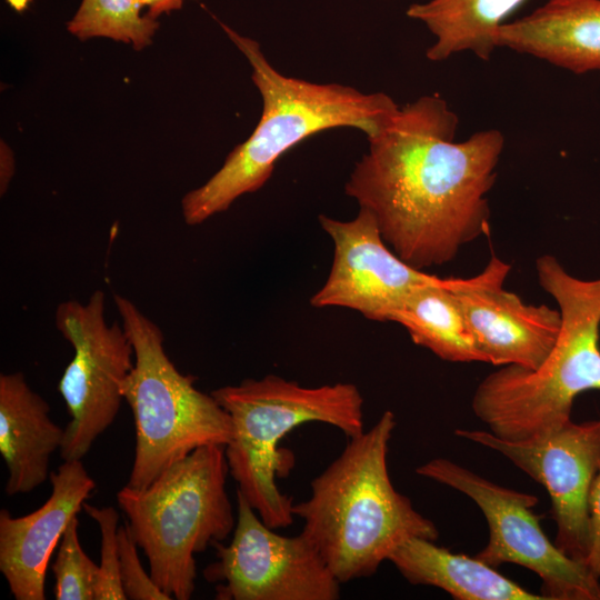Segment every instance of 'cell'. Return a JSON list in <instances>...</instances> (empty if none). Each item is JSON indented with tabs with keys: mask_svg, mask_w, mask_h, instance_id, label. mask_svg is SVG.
<instances>
[{
	"mask_svg": "<svg viewBox=\"0 0 600 600\" xmlns=\"http://www.w3.org/2000/svg\"><path fill=\"white\" fill-rule=\"evenodd\" d=\"M536 269L561 316L557 340L539 368L503 366L479 383L472 398L478 419L510 441L564 426L574 399L600 390V278H577L550 254L539 257Z\"/></svg>",
	"mask_w": 600,
	"mask_h": 600,
	"instance_id": "cell-4",
	"label": "cell"
},
{
	"mask_svg": "<svg viewBox=\"0 0 600 600\" xmlns=\"http://www.w3.org/2000/svg\"><path fill=\"white\" fill-rule=\"evenodd\" d=\"M394 428L396 417L386 410L312 479L310 497L293 503L301 532L341 583L374 574L408 538L439 537L436 524L391 482L387 457Z\"/></svg>",
	"mask_w": 600,
	"mask_h": 600,
	"instance_id": "cell-3",
	"label": "cell"
},
{
	"mask_svg": "<svg viewBox=\"0 0 600 600\" xmlns=\"http://www.w3.org/2000/svg\"><path fill=\"white\" fill-rule=\"evenodd\" d=\"M226 446L200 447L163 470L148 487L124 486L117 501L152 580L176 600L196 588L197 553L223 542L236 527L226 483Z\"/></svg>",
	"mask_w": 600,
	"mask_h": 600,
	"instance_id": "cell-6",
	"label": "cell"
},
{
	"mask_svg": "<svg viewBox=\"0 0 600 600\" xmlns=\"http://www.w3.org/2000/svg\"><path fill=\"white\" fill-rule=\"evenodd\" d=\"M451 278L421 287L391 313L413 343L450 362H486L466 317L450 290Z\"/></svg>",
	"mask_w": 600,
	"mask_h": 600,
	"instance_id": "cell-19",
	"label": "cell"
},
{
	"mask_svg": "<svg viewBox=\"0 0 600 600\" xmlns=\"http://www.w3.org/2000/svg\"><path fill=\"white\" fill-rule=\"evenodd\" d=\"M229 413L232 437L226 446L229 473L261 519L271 528L293 522V499L277 477L292 460L278 449L293 429L307 422L338 428L348 438L364 431L363 397L350 382L303 387L276 374L244 379L210 392Z\"/></svg>",
	"mask_w": 600,
	"mask_h": 600,
	"instance_id": "cell-5",
	"label": "cell"
},
{
	"mask_svg": "<svg viewBox=\"0 0 600 600\" xmlns=\"http://www.w3.org/2000/svg\"><path fill=\"white\" fill-rule=\"evenodd\" d=\"M186 0H137L140 9L147 8V16L157 20L163 13H170L182 7Z\"/></svg>",
	"mask_w": 600,
	"mask_h": 600,
	"instance_id": "cell-25",
	"label": "cell"
},
{
	"mask_svg": "<svg viewBox=\"0 0 600 600\" xmlns=\"http://www.w3.org/2000/svg\"><path fill=\"white\" fill-rule=\"evenodd\" d=\"M228 544L214 543L203 570L218 600H337L341 582L300 532L279 534L237 489V520Z\"/></svg>",
	"mask_w": 600,
	"mask_h": 600,
	"instance_id": "cell-10",
	"label": "cell"
},
{
	"mask_svg": "<svg viewBox=\"0 0 600 600\" xmlns=\"http://www.w3.org/2000/svg\"><path fill=\"white\" fill-rule=\"evenodd\" d=\"M222 29L247 58L262 99V112L250 137L237 146L203 184L187 192L181 213L197 226L223 212L241 196L262 188L278 159L304 139L334 128H356L367 139L386 129L400 107L384 92L366 93L340 83H316L279 72L260 44L227 24Z\"/></svg>",
	"mask_w": 600,
	"mask_h": 600,
	"instance_id": "cell-2",
	"label": "cell"
},
{
	"mask_svg": "<svg viewBox=\"0 0 600 600\" xmlns=\"http://www.w3.org/2000/svg\"><path fill=\"white\" fill-rule=\"evenodd\" d=\"M589 552L584 564L600 579V470L593 479L589 500Z\"/></svg>",
	"mask_w": 600,
	"mask_h": 600,
	"instance_id": "cell-24",
	"label": "cell"
},
{
	"mask_svg": "<svg viewBox=\"0 0 600 600\" xmlns=\"http://www.w3.org/2000/svg\"><path fill=\"white\" fill-rule=\"evenodd\" d=\"M0 191L3 194L14 174V158L11 149L1 141L0 151Z\"/></svg>",
	"mask_w": 600,
	"mask_h": 600,
	"instance_id": "cell-26",
	"label": "cell"
},
{
	"mask_svg": "<svg viewBox=\"0 0 600 600\" xmlns=\"http://www.w3.org/2000/svg\"><path fill=\"white\" fill-rule=\"evenodd\" d=\"M51 494L33 512L0 510V571L16 600H44L50 557L69 521L96 488L81 460L63 461L50 473Z\"/></svg>",
	"mask_w": 600,
	"mask_h": 600,
	"instance_id": "cell-14",
	"label": "cell"
},
{
	"mask_svg": "<svg viewBox=\"0 0 600 600\" xmlns=\"http://www.w3.org/2000/svg\"><path fill=\"white\" fill-rule=\"evenodd\" d=\"M157 20L141 14L137 0H82L67 30L79 40L108 38L130 43L134 50L151 44Z\"/></svg>",
	"mask_w": 600,
	"mask_h": 600,
	"instance_id": "cell-20",
	"label": "cell"
},
{
	"mask_svg": "<svg viewBox=\"0 0 600 600\" xmlns=\"http://www.w3.org/2000/svg\"><path fill=\"white\" fill-rule=\"evenodd\" d=\"M456 436L500 452L548 491L556 546L583 562L589 552V493L600 470V420L572 421L541 436L510 441L490 431L457 429Z\"/></svg>",
	"mask_w": 600,
	"mask_h": 600,
	"instance_id": "cell-11",
	"label": "cell"
},
{
	"mask_svg": "<svg viewBox=\"0 0 600 600\" xmlns=\"http://www.w3.org/2000/svg\"><path fill=\"white\" fill-rule=\"evenodd\" d=\"M498 48L528 54L577 74L600 70V0H548L501 26Z\"/></svg>",
	"mask_w": 600,
	"mask_h": 600,
	"instance_id": "cell-15",
	"label": "cell"
},
{
	"mask_svg": "<svg viewBox=\"0 0 600 600\" xmlns=\"http://www.w3.org/2000/svg\"><path fill=\"white\" fill-rule=\"evenodd\" d=\"M83 509L97 522L101 536L94 600H126L119 571L117 539L119 513L113 507L98 508L87 502L83 503Z\"/></svg>",
	"mask_w": 600,
	"mask_h": 600,
	"instance_id": "cell-22",
	"label": "cell"
},
{
	"mask_svg": "<svg viewBox=\"0 0 600 600\" xmlns=\"http://www.w3.org/2000/svg\"><path fill=\"white\" fill-rule=\"evenodd\" d=\"M22 372L0 374V454L8 469L7 496L28 493L49 477L51 456L62 446L64 428Z\"/></svg>",
	"mask_w": 600,
	"mask_h": 600,
	"instance_id": "cell-16",
	"label": "cell"
},
{
	"mask_svg": "<svg viewBox=\"0 0 600 600\" xmlns=\"http://www.w3.org/2000/svg\"><path fill=\"white\" fill-rule=\"evenodd\" d=\"M509 271V263L492 256L480 273L451 278L450 290L487 363L533 370L550 353L561 316L544 304H527L503 289Z\"/></svg>",
	"mask_w": 600,
	"mask_h": 600,
	"instance_id": "cell-13",
	"label": "cell"
},
{
	"mask_svg": "<svg viewBox=\"0 0 600 600\" xmlns=\"http://www.w3.org/2000/svg\"><path fill=\"white\" fill-rule=\"evenodd\" d=\"M119 571L123 592L129 600H171L147 573L138 556V544L127 523L119 526Z\"/></svg>",
	"mask_w": 600,
	"mask_h": 600,
	"instance_id": "cell-23",
	"label": "cell"
},
{
	"mask_svg": "<svg viewBox=\"0 0 600 600\" xmlns=\"http://www.w3.org/2000/svg\"><path fill=\"white\" fill-rule=\"evenodd\" d=\"M78 527L79 520L76 516L69 521L60 539L52 564L57 600H94L99 566L83 551Z\"/></svg>",
	"mask_w": 600,
	"mask_h": 600,
	"instance_id": "cell-21",
	"label": "cell"
},
{
	"mask_svg": "<svg viewBox=\"0 0 600 600\" xmlns=\"http://www.w3.org/2000/svg\"><path fill=\"white\" fill-rule=\"evenodd\" d=\"M319 222L332 241L333 257L328 278L310 298L314 308H346L368 320L389 321L409 294L443 280L397 256L363 208L350 220L320 216Z\"/></svg>",
	"mask_w": 600,
	"mask_h": 600,
	"instance_id": "cell-12",
	"label": "cell"
},
{
	"mask_svg": "<svg viewBox=\"0 0 600 600\" xmlns=\"http://www.w3.org/2000/svg\"><path fill=\"white\" fill-rule=\"evenodd\" d=\"M122 326L134 351V364L121 384L136 431L134 459L126 486L148 487L163 470L193 450L227 446L229 413L213 396L194 387L169 359L161 329L130 299L114 294Z\"/></svg>",
	"mask_w": 600,
	"mask_h": 600,
	"instance_id": "cell-7",
	"label": "cell"
},
{
	"mask_svg": "<svg viewBox=\"0 0 600 600\" xmlns=\"http://www.w3.org/2000/svg\"><path fill=\"white\" fill-rule=\"evenodd\" d=\"M458 123L442 97H419L368 139L344 184L393 252L419 270L452 261L490 231L487 196L506 139L484 129L456 141Z\"/></svg>",
	"mask_w": 600,
	"mask_h": 600,
	"instance_id": "cell-1",
	"label": "cell"
},
{
	"mask_svg": "<svg viewBox=\"0 0 600 600\" xmlns=\"http://www.w3.org/2000/svg\"><path fill=\"white\" fill-rule=\"evenodd\" d=\"M526 0H429L413 3L407 16L422 22L434 37L427 49L431 61L461 52L489 60L498 48L496 36L507 18Z\"/></svg>",
	"mask_w": 600,
	"mask_h": 600,
	"instance_id": "cell-18",
	"label": "cell"
},
{
	"mask_svg": "<svg viewBox=\"0 0 600 600\" xmlns=\"http://www.w3.org/2000/svg\"><path fill=\"white\" fill-rule=\"evenodd\" d=\"M54 321L74 350L58 384L70 416L60 456L63 461L81 460L120 410L121 384L133 368L134 351L123 326L107 322L102 290L86 303H59Z\"/></svg>",
	"mask_w": 600,
	"mask_h": 600,
	"instance_id": "cell-9",
	"label": "cell"
},
{
	"mask_svg": "<svg viewBox=\"0 0 600 600\" xmlns=\"http://www.w3.org/2000/svg\"><path fill=\"white\" fill-rule=\"evenodd\" d=\"M388 560L410 583L442 589L458 600L544 599L477 557L453 553L421 537L402 541Z\"/></svg>",
	"mask_w": 600,
	"mask_h": 600,
	"instance_id": "cell-17",
	"label": "cell"
},
{
	"mask_svg": "<svg viewBox=\"0 0 600 600\" xmlns=\"http://www.w3.org/2000/svg\"><path fill=\"white\" fill-rule=\"evenodd\" d=\"M416 473L462 492L482 511L489 539L478 559L493 568L516 563L533 571L544 599L600 600L599 579L546 536L532 511L537 496L499 486L446 458L419 466Z\"/></svg>",
	"mask_w": 600,
	"mask_h": 600,
	"instance_id": "cell-8",
	"label": "cell"
}]
</instances>
